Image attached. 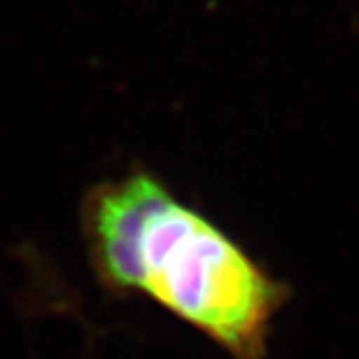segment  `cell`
Here are the masks:
<instances>
[{
  "label": "cell",
  "instance_id": "cell-1",
  "mask_svg": "<svg viewBox=\"0 0 359 359\" xmlns=\"http://www.w3.org/2000/svg\"><path fill=\"white\" fill-rule=\"evenodd\" d=\"M80 231L100 292L145 297L231 359H264L290 287L147 168L96 182Z\"/></svg>",
  "mask_w": 359,
  "mask_h": 359
}]
</instances>
